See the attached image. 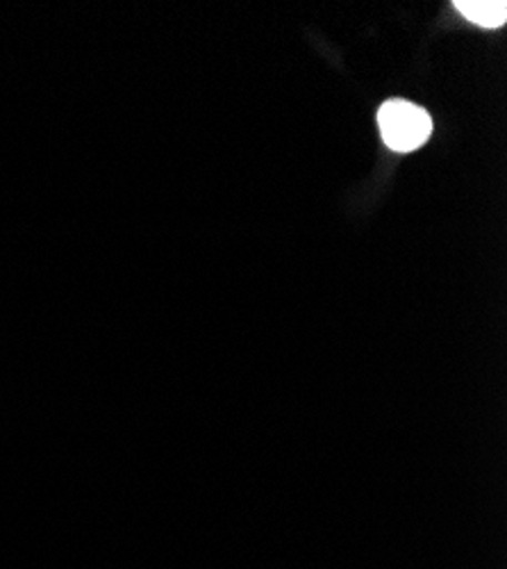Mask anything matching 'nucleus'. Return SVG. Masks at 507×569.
Wrapping results in <instances>:
<instances>
[{
  "mask_svg": "<svg viewBox=\"0 0 507 569\" xmlns=\"http://www.w3.org/2000/svg\"><path fill=\"white\" fill-rule=\"evenodd\" d=\"M378 126L383 141L396 153L422 149L433 132V119L424 108L398 99L378 110Z\"/></svg>",
  "mask_w": 507,
  "mask_h": 569,
  "instance_id": "nucleus-1",
  "label": "nucleus"
},
{
  "mask_svg": "<svg viewBox=\"0 0 507 569\" xmlns=\"http://www.w3.org/2000/svg\"><path fill=\"white\" fill-rule=\"evenodd\" d=\"M455 10L483 28H500L507 19L505 0H457Z\"/></svg>",
  "mask_w": 507,
  "mask_h": 569,
  "instance_id": "nucleus-2",
  "label": "nucleus"
}]
</instances>
